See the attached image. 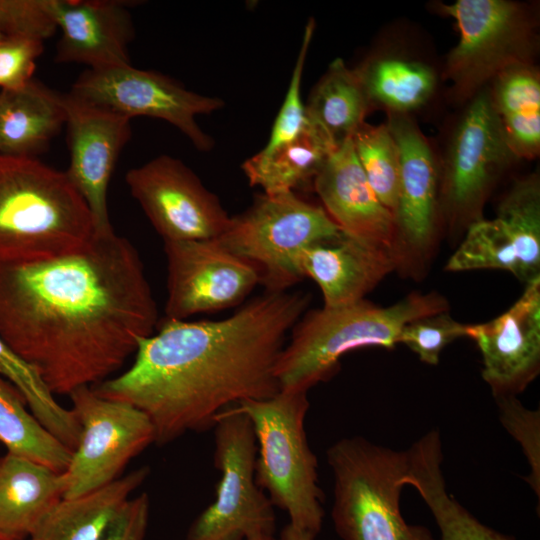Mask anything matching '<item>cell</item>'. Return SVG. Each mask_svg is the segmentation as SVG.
Returning <instances> with one entry per match:
<instances>
[{"label":"cell","instance_id":"1","mask_svg":"<svg viewBox=\"0 0 540 540\" xmlns=\"http://www.w3.org/2000/svg\"><path fill=\"white\" fill-rule=\"evenodd\" d=\"M157 324L140 255L115 232L45 261L0 260V337L53 395L108 379Z\"/></svg>","mask_w":540,"mask_h":540},{"label":"cell","instance_id":"2","mask_svg":"<svg viewBox=\"0 0 540 540\" xmlns=\"http://www.w3.org/2000/svg\"><path fill=\"white\" fill-rule=\"evenodd\" d=\"M308 304L302 292L265 291L221 320L165 317L126 371L92 388L142 411L159 445L213 428L226 408L280 391L275 367Z\"/></svg>","mask_w":540,"mask_h":540},{"label":"cell","instance_id":"3","mask_svg":"<svg viewBox=\"0 0 540 540\" xmlns=\"http://www.w3.org/2000/svg\"><path fill=\"white\" fill-rule=\"evenodd\" d=\"M93 216L65 172L0 154V260L45 261L95 237Z\"/></svg>","mask_w":540,"mask_h":540},{"label":"cell","instance_id":"4","mask_svg":"<svg viewBox=\"0 0 540 540\" xmlns=\"http://www.w3.org/2000/svg\"><path fill=\"white\" fill-rule=\"evenodd\" d=\"M447 308L446 300L431 292L411 293L386 307L363 299L304 313L291 329L275 367L280 391L308 392L336 374L347 352L371 346L394 348L407 323Z\"/></svg>","mask_w":540,"mask_h":540},{"label":"cell","instance_id":"5","mask_svg":"<svg viewBox=\"0 0 540 540\" xmlns=\"http://www.w3.org/2000/svg\"><path fill=\"white\" fill-rule=\"evenodd\" d=\"M326 457L333 476L331 516L342 540H436L401 514L407 451L348 437L330 446Z\"/></svg>","mask_w":540,"mask_h":540},{"label":"cell","instance_id":"6","mask_svg":"<svg viewBox=\"0 0 540 540\" xmlns=\"http://www.w3.org/2000/svg\"><path fill=\"white\" fill-rule=\"evenodd\" d=\"M307 393L279 391L268 399L236 405L248 416L255 433L257 485L273 506L288 514L291 525L317 536L324 516L323 494L317 459L305 432Z\"/></svg>","mask_w":540,"mask_h":540},{"label":"cell","instance_id":"7","mask_svg":"<svg viewBox=\"0 0 540 540\" xmlns=\"http://www.w3.org/2000/svg\"><path fill=\"white\" fill-rule=\"evenodd\" d=\"M342 233L321 205L295 192L261 193L216 240L257 270L265 291L283 292L304 278L303 251Z\"/></svg>","mask_w":540,"mask_h":540},{"label":"cell","instance_id":"8","mask_svg":"<svg viewBox=\"0 0 540 540\" xmlns=\"http://www.w3.org/2000/svg\"><path fill=\"white\" fill-rule=\"evenodd\" d=\"M441 7L459 31V41L443 71L456 100L471 99L506 68L532 62L537 19L527 5L510 0H457Z\"/></svg>","mask_w":540,"mask_h":540},{"label":"cell","instance_id":"9","mask_svg":"<svg viewBox=\"0 0 540 540\" xmlns=\"http://www.w3.org/2000/svg\"><path fill=\"white\" fill-rule=\"evenodd\" d=\"M214 465L220 472L215 500L193 521L186 540H246L274 535V506L255 480L257 442L237 405L214 423Z\"/></svg>","mask_w":540,"mask_h":540},{"label":"cell","instance_id":"10","mask_svg":"<svg viewBox=\"0 0 540 540\" xmlns=\"http://www.w3.org/2000/svg\"><path fill=\"white\" fill-rule=\"evenodd\" d=\"M69 397L81 434L64 472V499L89 494L114 482L135 456L155 443L154 427L139 409L103 398L91 386L80 387Z\"/></svg>","mask_w":540,"mask_h":540},{"label":"cell","instance_id":"11","mask_svg":"<svg viewBox=\"0 0 540 540\" xmlns=\"http://www.w3.org/2000/svg\"><path fill=\"white\" fill-rule=\"evenodd\" d=\"M516 159L485 87L471 98L442 162L439 196L449 220L469 226L481 219L493 183Z\"/></svg>","mask_w":540,"mask_h":540},{"label":"cell","instance_id":"12","mask_svg":"<svg viewBox=\"0 0 540 540\" xmlns=\"http://www.w3.org/2000/svg\"><path fill=\"white\" fill-rule=\"evenodd\" d=\"M69 93L129 119L146 116L165 120L204 152L214 147V140L199 127L196 116L224 107L221 98L187 90L170 77L131 64L88 69Z\"/></svg>","mask_w":540,"mask_h":540},{"label":"cell","instance_id":"13","mask_svg":"<svg viewBox=\"0 0 540 540\" xmlns=\"http://www.w3.org/2000/svg\"><path fill=\"white\" fill-rule=\"evenodd\" d=\"M125 180L164 242L216 239L230 222L219 198L177 158L155 157Z\"/></svg>","mask_w":540,"mask_h":540},{"label":"cell","instance_id":"14","mask_svg":"<svg viewBox=\"0 0 540 540\" xmlns=\"http://www.w3.org/2000/svg\"><path fill=\"white\" fill-rule=\"evenodd\" d=\"M166 318L186 320L240 305L260 284L257 270L216 239L164 242Z\"/></svg>","mask_w":540,"mask_h":540},{"label":"cell","instance_id":"15","mask_svg":"<svg viewBox=\"0 0 540 540\" xmlns=\"http://www.w3.org/2000/svg\"><path fill=\"white\" fill-rule=\"evenodd\" d=\"M62 95L70 153L65 174L85 200L96 234L112 233L107 191L119 154L131 137V119L70 93Z\"/></svg>","mask_w":540,"mask_h":540},{"label":"cell","instance_id":"16","mask_svg":"<svg viewBox=\"0 0 540 540\" xmlns=\"http://www.w3.org/2000/svg\"><path fill=\"white\" fill-rule=\"evenodd\" d=\"M482 356V377L495 398L521 393L540 371V279L526 284L496 318L466 326Z\"/></svg>","mask_w":540,"mask_h":540},{"label":"cell","instance_id":"17","mask_svg":"<svg viewBox=\"0 0 540 540\" xmlns=\"http://www.w3.org/2000/svg\"><path fill=\"white\" fill-rule=\"evenodd\" d=\"M399 149L400 174L394 214L402 263L430 248L436 227L440 169L426 137L409 115H388Z\"/></svg>","mask_w":540,"mask_h":540},{"label":"cell","instance_id":"18","mask_svg":"<svg viewBox=\"0 0 540 540\" xmlns=\"http://www.w3.org/2000/svg\"><path fill=\"white\" fill-rule=\"evenodd\" d=\"M312 187L322 207L345 234L392 249L400 256L395 217L370 186L352 137L330 154Z\"/></svg>","mask_w":540,"mask_h":540},{"label":"cell","instance_id":"19","mask_svg":"<svg viewBox=\"0 0 540 540\" xmlns=\"http://www.w3.org/2000/svg\"><path fill=\"white\" fill-rule=\"evenodd\" d=\"M127 5L118 0H49L61 30L56 61L82 63L89 69L130 64L134 28Z\"/></svg>","mask_w":540,"mask_h":540},{"label":"cell","instance_id":"20","mask_svg":"<svg viewBox=\"0 0 540 540\" xmlns=\"http://www.w3.org/2000/svg\"><path fill=\"white\" fill-rule=\"evenodd\" d=\"M402 263L392 249L354 238L344 232L314 244L300 258L303 277L319 286L324 307H340L364 299L386 275Z\"/></svg>","mask_w":540,"mask_h":540},{"label":"cell","instance_id":"21","mask_svg":"<svg viewBox=\"0 0 540 540\" xmlns=\"http://www.w3.org/2000/svg\"><path fill=\"white\" fill-rule=\"evenodd\" d=\"M67 488L63 473L28 458L0 457V537L26 540L61 501Z\"/></svg>","mask_w":540,"mask_h":540},{"label":"cell","instance_id":"22","mask_svg":"<svg viewBox=\"0 0 540 540\" xmlns=\"http://www.w3.org/2000/svg\"><path fill=\"white\" fill-rule=\"evenodd\" d=\"M63 95L31 80L0 90V154L35 157L65 125Z\"/></svg>","mask_w":540,"mask_h":540},{"label":"cell","instance_id":"23","mask_svg":"<svg viewBox=\"0 0 540 540\" xmlns=\"http://www.w3.org/2000/svg\"><path fill=\"white\" fill-rule=\"evenodd\" d=\"M373 109L409 115L425 106L438 85L427 62L400 52H376L353 69Z\"/></svg>","mask_w":540,"mask_h":540},{"label":"cell","instance_id":"24","mask_svg":"<svg viewBox=\"0 0 540 540\" xmlns=\"http://www.w3.org/2000/svg\"><path fill=\"white\" fill-rule=\"evenodd\" d=\"M338 147L331 137L307 118L302 132L271 151H259L241 166L251 186L263 193L294 192L313 186L330 154Z\"/></svg>","mask_w":540,"mask_h":540},{"label":"cell","instance_id":"25","mask_svg":"<svg viewBox=\"0 0 540 540\" xmlns=\"http://www.w3.org/2000/svg\"><path fill=\"white\" fill-rule=\"evenodd\" d=\"M149 473L143 466L94 492L61 500L26 540H97Z\"/></svg>","mask_w":540,"mask_h":540},{"label":"cell","instance_id":"26","mask_svg":"<svg viewBox=\"0 0 540 540\" xmlns=\"http://www.w3.org/2000/svg\"><path fill=\"white\" fill-rule=\"evenodd\" d=\"M507 143L517 159L540 152V74L532 62L500 72L488 88Z\"/></svg>","mask_w":540,"mask_h":540},{"label":"cell","instance_id":"27","mask_svg":"<svg viewBox=\"0 0 540 540\" xmlns=\"http://www.w3.org/2000/svg\"><path fill=\"white\" fill-rule=\"evenodd\" d=\"M442 460L440 448H418L410 456L406 481L428 506L440 533L439 540H514L483 524L448 494Z\"/></svg>","mask_w":540,"mask_h":540},{"label":"cell","instance_id":"28","mask_svg":"<svg viewBox=\"0 0 540 540\" xmlns=\"http://www.w3.org/2000/svg\"><path fill=\"white\" fill-rule=\"evenodd\" d=\"M305 111L339 146L353 136L372 108L354 70L336 58L312 88Z\"/></svg>","mask_w":540,"mask_h":540},{"label":"cell","instance_id":"29","mask_svg":"<svg viewBox=\"0 0 540 540\" xmlns=\"http://www.w3.org/2000/svg\"><path fill=\"white\" fill-rule=\"evenodd\" d=\"M0 442L8 453L28 458L60 473L66 471L73 453L35 418L22 394L2 376Z\"/></svg>","mask_w":540,"mask_h":540},{"label":"cell","instance_id":"30","mask_svg":"<svg viewBox=\"0 0 540 540\" xmlns=\"http://www.w3.org/2000/svg\"><path fill=\"white\" fill-rule=\"evenodd\" d=\"M495 218L515 247L519 280L528 284L540 279V183L536 174L515 181L499 203Z\"/></svg>","mask_w":540,"mask_h":540},{"label":"cell","instance_id":"31","mask_svg":"<svg viewBox=\"0 0 540 540\" xmlns=\"http://www.w3.org/2000/svg\"><path fill=\"white\" fill-rule=\"evenodd\" d=\"M0 376L24 397L35 418L59 441L74 450L81 426L73 410L60 405L34 368L0 337Z\"/></svg>","mask_w":540,"mask_h":540},{"label":"cell","instance_id":"32","mask_svg":"<svg viewBox=\"0 0 540 540\" xmlns=\"http://www.w3.org/2000/svg\"><path fill=\"white\" fill-rule=\"evenodd\" d=\"M354 150L380 202L395 214L399 193L400 155L386 123L364 122L353 134Z\"/></svg>","mask_w":540,"mask_h":540},{"label":"cell","instance_id":"33","mask_svg":"<svg viewBox=\"0 0 540 540\" xmlns=\"http://www.w3.org/2000/svg\"><path fill=\"white\" fill-rule=\"evenodd\" d=\"M448 271L500 269L518 279L520 269L515 247L503 225L496 218L474 221L467 228L462 243L449 258Z\"/></svg>","mask_w":540,"mask_h":540},{"label":"cell","instance_id":"34","mask_svg":"<svg viewBox=\"0 0 540 540\" xmlns=\"http://www.w3.org/2000/svg\"><path fill=\"white\" fill-rule=\"evenodd\" d=\"M466 326L446 311L430 314L407 323L399 343L406 345L419 359L437 365L443 349L460 337H466Z\"/></svg>","mask_w":540,"mask_h":540},{"label":"cell","instance_id":"35","mask_svg":"<svg viewBox=\"0 0 540 540\" xmlns=\"http://www.w3.org/2000/svg\"><path fill=\"white\" fill-rule=\"evenodd\" d=\"M315 29L314 19L305 26L299 54L291 75L289 87L277 117L273 123L269 140L263 151H271L295 139L307 123L305 105L301 99V81L308 49Z\"/></svg>","mask_w":540,"mask_h":540},{"label":"cell","instance_id":"36","mask_svg":"<svg viewBox=\"0 0 540 540\" xmlns=\"http://www.w3.org/2000/svg\"><path fill=\"white\" fill-rule=\"evenodd\" d=\"M501 423L519 442L530 467L526 481L540 497V412L526 408L516 396L495 398Z\"/></svg>","mask_w":540,"mask_h":540},{"label":"cell","instance_id":"37","mask_svg":"<svg viewBox=\"0 0 540 540\" xmlns=\"http://www.w3.org/2000/svg\"><path fill=\"white\" fill-rule=\"evenodd\" d=\"M57 27L49 0H0V30L5 36L45 40Z\"/></svg>","mask_w":540,"mask_h":540},{"label":"cell","instance_id":"38","mask_svg":"<svg viewBox=\"0 0 540 540\" xmlns=\"http://www.w3.org/2000/svg\"><path fill=\"white\" fill-rule=\"evenodd\" d=\"M42 51L43 40L6 36L0 42V89H17L29 83Z\"/></svg>","mask_w":540,"mask_h":540},{"label":"cell","instance_id":"39","mask_svg":"<svg viewBox=\"0 0 540 540\" xmlns=\"http://www.w3.org/2000/svg\"><path fill=\"white\" fill-rule=\"evenodd\" d=\"M149 515L150 499L146 492L130 497L97 540H145Z\"/></svg>","mask_w":540,"mask_h":540},{"label":"cell","instance_id":"40","mask_svg":"<svg viewBox=\"0 0 540 540\" xmlns=\"http://www.w3.org/2000/svg\"><path fill=\"white\" fill-rule=\"evenodd\" d=\"M316 535L288 523L281 531L280 540H315Z\"/></svg>","mask_w":540,"mask_h":540},{"label":"cell","instance_id":"41","mask_svg":"<svg viewBox=\"0 0 540 540\" xmlns=\"http://www.w3.org/2000/svg\"><path fill=\"white\" fill-rule=\"evenodd\" d=\"M246 540H277L274 535H261Z\"/></svg>","mask_w":540,"mask_h":540},{"label":"cell","instance_id":"42","mask_svg":"<svg viewBox=\"0 0 540 540\" xmlns=\"http://www.w3.org/2000/svg\"><path fill=\"white\" fill-rule=\"evenodd\" d=\"M6 36L4 33L0 30V42L5 38Z\"/></svg>","mask_w":540,"mask_h":540},{"label":"cell","instance_id":"43","mask_svg":"<svg viewBox=\"0 0 540 540\" xmlns=\"http://www.w3.org/2000/svg\"><path fill=\"white\" fill-rule=\"evenodd\" d=\"M0 540H7V539H4V538H1V537H0Z\"/></svg>","mask_w":540,"mask_h":540}]
</instances>
